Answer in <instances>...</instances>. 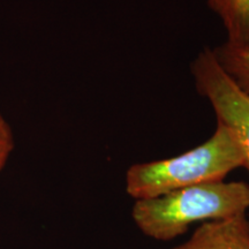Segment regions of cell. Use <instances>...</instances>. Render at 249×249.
<instances>
[{
	"label": "cell",
	"mask_w": 249,
	"mask_h": 249,
	"mask_svg": "<svg viewBox=\"0 0 249 249\" xmlns=\"http://www.w3.org/2000/svg\"><path fill=\"white\" fill-rule=\"evenodd\" d=\"M248 209V183L223 180L136 200L132 218L144 235L171 241L186 233L193 224L242 216Z\"/></svg>",
	"instance_id": "1"
},
{
	"label": "cell",
	"mask_w": 249,
	"mask_h": 249,
	"mask_svg": "<svg viewBox=\"0 0 249 249\" xmlns=\"http://www.w3.org/2000/svg\"><path fill=\"white\" fill-rule=\"evenodd\" d=\"M245 167V154L231 128L217 123L216 130L197 147L166 160L134 164L126 173V192L144 200L202 183L223 181Z\"/></svg>",
	"instance_id": "2"
},
{
	"label": "cell",
	"mask_w": 249,
	"mask_h": 249,
	"mask_svg": "<svg viewBox=\"0 0 249 249\" xmlns=\"http://www.w3.org/2000/svg\"><path fill=\"white\" fill-rule=\"evenodd\" d=\"M191 71L196 90L210 103L217 123L234 132L244 150L245 167L249 171V95L223 71L213 49L205 48L196 55Z\"/></svg>",
	"instance_id": "3"
},
{
	"label": "cell",
	"mask_w": 249,
	"mask_h": 249,
	"mask_svg": "<svg viewBox=\"0 0 249 249\" xmlns=\"http://www.w3.org/2000/svg\"><path fill=\"white\" fill-rule=\"evenodd\" d=\"M173 249H249V220L242 214L203 223Z\"/></svg>",
	"instance_id": "4"
},
{
	"label": "cell",
	"mask_w": 249,
	"mask_h": 249,
	"mask_svg": "<svg viewBox=\"0 0 249 249\" xmlns=\"http://www.w3.org/2000/svg\"><path fill=\"white\" fill-rule=\"evenodd\" d=\"M219 18L227 38L236 48H249V0H207Z\"/></svg>",
	"instance_id": "5"
},
{
	"label": "cell",
	"mask_w": 249,
	"mask_h": 249,
	"mask_svg": "<svg viewBox=\"0 0 249 249\" xmlns=\"http://www.w3.org/2000/svg\"><path fill=\"white\" fill-rule=\"evenodd\" d=\"M213 52L230 79L249 95V48H236L224 42L213 49Z\"/></svg>",
	"instance_id": "6"
},
{
	"label": "cell",
	"mask_w": 249,
	"mask_h": 249,
	"mask_svg": "<svg viewBox=\"0 0 249 249\" xmlns=\"http://www.w3.org/2000/svg\"><path fill=\"white\" fill-rule=\"evenodd\" d=\"M14 149V138L11 127L0 114V171L5 167Z\"/></svg>",
	"instance_id": "7"
}]
</instances>
